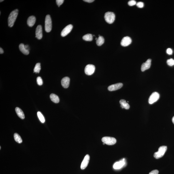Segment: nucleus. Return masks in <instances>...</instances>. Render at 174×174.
Segmentation results:
<instances>
[{"label":"nucleus","instance_id":"f257e3e1","mask_svg":"<svg viewBox=\"0 0 174 174\" xmlns=\"http://www.w3.org/2000/svg\"><path fill=\"white\" fill-rule=\"evenodd\" d=\"M18 12L19 10L16 9L10 13L8 19V25L9 27H12L14 25V23L17 17Z\"/></svg>","mask_w":174,"mask_h":174},{"label":"nucleus","instance_id":"f03ea898","mask_svg":"<svg viewBox=\"0 0 174 174\" xmlns=\"http://www.w3.org/2000/svg\"><path fill=\"white\" fill-rule=\"evenodd\" d=\"M167 150V146H161L159 148L158 151L154 154V157L156 159H158L162 157L164 155Z\"/></svg>","mask_w":174,"mask_h":174},{"label":"nucleus","instance_id":"7ed1b4c3","mask_svg":"<svg viewBox=\"0 0 174 174\" xmlns=\"http://www.w3.org/2000/svg\"><path fill=\"white\" fill-rule=\"evenodd\" d=\"M52 22L50 16H46L45 20V30L47 32H50L52 30Z\"/></svg>","mask_w":174,"mask_h":174},{"label":"nucleus","instance_id":"20e7f679","mask_svg":"<svg viewBox=\"0 0 174 174\" xmlns=\"http://www.w3.org/2000/svg\"><path fill=\"white\" fill-rule=\"evenodd\" d=\"M104 18L106 21L109 24L114 22L115 19V15L113 12H108L105 14Z\"/></svg>","mask_w":174,"mask_h":174},{"label":"nucleus","instance_id":"39448f33","mask_svg":"<svg viewBox=\"0 0 174 174\" xmlns=\"http://www.w3.org/2000/svg\"><path fill=\"white\" fill-rule=\"evenodd\" d=\"M103 142L108 145H112L117 142V140L115 138L110 137H105L102 139Z\"/></svg>","mask_w":174,"mask_h":174},{"label":"nucleus","instance_id":"423d86ee","mask_svg":"<svg viewBox=\"0 0 174 174\" xmlns=\"http://www.w3.org/2000/svg\"><path fill=\"white\" fill-rule=\"evenodd\" d=\"M159 98V94L157 92H154L150 95L148 100V102L150 104H152L158 101Z\"/></svg>","mask_w":174,"mask_h":174},{"label":"nucleus","instance_id":"0eeeda50","mask_svg":"<svg viewBox=\"0 0 174 174\" xmlns=\"http://www.w3.org/2000/svg\"><path fill=\"white\" fill-rule=\"evenodd\" d=\"M95 70V66L91 64H89V65H87L85 67V73L87 75H91L94 73Z\"/></svg>","mask_w":174,"mask_h":174},{"label":"nucleus","instance_id":"6e6552de","mask_svg":"<svg viewBox=\"0 0 174 174\" xmlns=\"http://www.w3.org/2000/svg\"><path fill=\"white\" fill-rule=\"evenodd\" d=\"M73 26L72 25H69L65 27L62 30L61 33V36L62 37H65L70 32L72 31Z\"/></svg>","mask_w":174,"mask_h":174},{"label":"nucleus","instance_id":"1a4fd4ad","mask_svg":"<svg viewBox=\"0 0 174 174\" xmlns=\"http://www.w3.org/2000/svg\"><path fill=\"white\" fill-rule=\"evenodd\" d=\"M132 39L129 37H124L122 40L121 42V45L123 47H127L130 45L132 42Z\"/></svg>","mask_w":174,"mask_h":174},{"label":"nucleus","instance_id":"9d476101","mask_svg":"<svg viewBox=\"0 0 174 174\" xmlns=\"http://www.w3.org/2000/svg\"><path fill=\"white\" fill-rule=\"evenodd\" d=\"M123 86L122 83H118L109 86L108 88V89L110 91H114L120 89L123 87Z\"/></svg>","mask_w":174,"mask_h":174},{"label":"nucleus","instance_id":"9b49d317","mask_svg":"<svg viewBox=\"0 0 174 174\" xmlns=\"http://www.w3.org/2000/svg\"><path fill=\"white\" fill-rule=\"evenodd\" d=\"M90 156L88 155H87L85 156L81 163V169L82 170H84L87 167L89 162Z\"/></svg>","mask_w":174,"mask_h":174},{"label":"nucleus","instance_id":"f8f14e48","mask_svg":"<svg viewBox=\"0 0 174 174\" xmlns=\"http://www.w3.org/2000/svg\"><path fill=\"white\" fill-rule=\"evenodd\" d=\"M43 37L42 27L39 25L37 27L36 31V37L38 39H41Z\"/></svg>","mask_w":174,"mask_h":174},{"label":"nucleus","instance_id":"ddd939ff","mask_svg":"<svg viewBox=\"0 0 174 174\" xmlns=\"http://www.w3.org/2000/svg\"><path fill=\"white\" fill-rule=\"evenodd\" d=\"M151 59H149L146 61L145 63H143L142 65L141 70L142 71H144L150 68L151 66Z\"/></svg>","mask_w":174,"mask_h":174},{"label":"nucleus","instance_id":"4468645a","mask_svg":"<svg viewBox=\"0 0 174 174\" xmlns=\"http://www.w3.org/2000/svg\"><path fill=\"white\" fill-rule=\"evenodd\" d=\"M70 79L69 77H65L63 78L61 80V84L62 87L65 88L68 87L69 85Z\"/></svg>","mask_w":174,"mask_h":174},{"label":"nucleus","instance_id":"2eb2a0df","mask_svg":"<svg viewBox=\"0 0 174 174\" xmlns=\"http://www.w3.org/2000/svg\"><path fill=\"white\" fill-rule=\"evenodd\" d=\"M124 160V159H123L122 160L115 162L113 165V168L115 169H118L122 168L125 164Z\"/></svg>","mask_w":174,"mask_h":174},{"label":"nucleus","instance_id":"dca6fc26","mask_svg":"<svg viewBox=\"0 0 174 174\" xmlns=\"http://www.w3.org/2000/svg\"><path fill=\"white\" fill-rule=\"evenodd\" d=\"M36 20L35 17L31 16L28 18L27 21V24L30 27H32L35 24Z\"/></svg>","mask_w":174,"mask_h":174},{"label":"nucleus","instance_id":"f3484780","mask_svg":"<svg viewBox=\"0 0 174 174\" xmlns=\"http://www.w3.org/2000/svg\"><path fill=\"white\" fill-rule=\"evenodd\" d=\"M120 103L121 104V107L122 108H124L125 109L128 110L130 108V106L129 104L124 99H121L120 100Z\"/></svg>","mask_w":174,"mask_h":174},{"label":"nucleus","instance_id":"a211bd4d","mask_svg":"<svg viewBox=\"0 0 174 174\" xmlns=\"http://www.w3.org/2000/svg\"><path fill=\"white\" fill-rule=\"evenodd\" d=\"M15 111L17 114L19 118L22 119L25 118V117L24 113L21 109L17 107L15 108Z\"/></svg>","mask_w":174,"mask_h":174},{"label":"nucleus","instance_id":"6ab92c4d","mask_svg":"<svg viewBox=\"0 0 174 174\" xmlns=\"http://www.w3.org/2000/svg\"><path fill=\"white\" fill-rule=\"evenodd\" d=\"M19 48L21 51L25 55H28L29 54V51L26 50L25 47V45L23 44H21L19 46Z\"/></svg>","mask_w":174,"mask_h":174},{"label":"nucleus","instance_id":"aec40b11","mask_svg":"<svg viewBox=\"0 0 174 174\" xmlns=\"http://www.w3.org/2000/svg\"><path fill=\"white\" fill-rule=\"evenodd\" d=\"M50 98L51 101L56 103H58L59 102V99L58 96L56 94L52 93L50 96Z\"/></svg>","mask_w":174,"mask_h":174},{"label":"nucleus","instance_id":"412c9836","mask_svg":"<svg viewBox=\"0 0 174 174\" xmlns=\"http://www.w3.org/2000/svg\"><path fill=\"white\" fill-rule=\"evenodd\" d=\"M105 42V39L102 36H100L98 38L96 41V43L97 46H101Z\"/></svg>","mask_w":174,"mask_h":174},{"label":"nucleus","instance_id":"4be33fe9","mask_svg":"<svg viewBox=\"0 0 174 174\" xmlns=\"http://www.w3.org/2000/svg\"><path fill=\"white\" fill-rule=\"evenodd\" d=\"M83 39L86 41H92L93 39V36L91 34H87L83 37Z\"/></svg>","mask_w":174,"mask_h":174},{"label":"nucleus","instance_id":"5701e85b","mask_svg":"<svg viewBox=\"0 0 174 174\" xmlns=\"http://www.w3.org/2000/svg\"><path fill=\"white\" fill-rule=\"evenodd\" d=\"M14 138L15 139V141L17 142L18 143H21L22 142V139H21L20 136L17 133H15L14 134Z\"/></svg>","mask_w":174,"mask_h":174},{"label":"nucleus","instance_id":"b1692460","mask_svg":"<svg viewBox=\"0 0 174 174\" xmlns=\"http://www.w3.org/2000/svg\"><path fill=\"white\" fill-rule=\"evenodd\" d=\"M41 70L40 63H37L36 64L34 69V72L39 73Z\"/></svg>","mask_w":174,"mask_h":174},{"label":"nucleus","instance_id":"393cba45","mask_svg":"<svg viewBox=\"0 0 174 174\" xmlns=\"http://www.w3.org/2000/svg\"><path fill=\"white\" fill-rule=\"evenodd\" d=\"M37 115L41 123H44L45 122V119L43 115L42 114L41 112H37Z\"/></svg>","mask_w":174,"mask_h":174},{"label":"nucleus","instance_id":"a878e982","mask_svg":"<svg viewBox=\"0 0 174 174\" xmlns=\"http://www.w3.org/2000/svg\"><path fill=\"white\" fill-rule=\"evenodd\" d=\"M167 64L170 66H172L174 65V60L172 58L168 59L167 61Z\"/></svg>","mask_w":174,"mask_h":174},{"label":"nucleus","instance_id":"bb28decb","mask_svg":"<svg viewBox=\"0 0 174 174\" xmlns=\"http://www.w3.org/2000/svg\"><path fill=\"white\" fill-rule=\"evenodd\" d=\"M37 81L38 85H39V86H41L43 84L42 79L40 76H39V77H38L37 78Z\"/></svg>","mask_w":174,"mask_h":174},{"label":"nucleus","instance_id":"cd10ccee","mask_svg":"<svg viewBox=\"0 0 174 174\" xmlns=\"http://www.w3.org/2000/svg\"><path fill=\"white\" fill-rule=\"evenodd\" d=\"M137 4V2L135 0H131L128 2V4L129 6H132Z\"/></svg>","mask_w":174,"mask_h":174},{"label":"nucleus","instance_id":"c85d7f7f","mask_svg":"<svg viewBox=\"0 0 174 174\" xmlns=\"http://www.w3.org/2000/svg\"><path fill=\"white\" fill-rule=\"evenodd\" d=\"M64 1V0H56V4L58 6V7H59L60 6L63 4Z\"/></svg>","mask_w":174,"mask_h":174},{"label":"nucleus","instance_id":"c756f323","mask_svg":"<svg viewBox=\"0 0 174 174\" xmlns=\"http://www.w3.org/2000/svg\"><path fill=\"white\" fill-rule=\"evenodd\" d=\"M137 6L139 8H143L144 6V3L142 2H138L137 3Z\"/></svg>","mask_w":174,"mask_h":174},{"label":"nucleus","instance_id":"7c9ffc66","mask_svg":"<svg viewBox=\"0 0 174 174\" xmlns=\"http://www.w3.org/2000/svg\"><path fill=\"white\" fill-rule=\"evenodd\" d=\"M166 52H167V54H168V55H171L173 54V52L172 49H170V48H168L167 49Z\"/></svg>","mask_w":174,"mask_h":174},{"label":"nucleus","instance_id":"2f4dec72","mask_svg":"<svg viewBox=\"0 0 174 174\" xmlns=\"http://www.w3.org/2000/svg\"><path fill=\"white\" fill-rule=\"evenodd\" d=\"M159 173V171L158 170H153L149 173V174H158Z\"/></svg>","mask_w":174,"mask_h":174},{"label":"nucleus","instance_id":"473e14b6","mask_svg":"<svg viewBox=\"0 0 174 174\" xmlns=\"http://www.w3.org/2000/svg\"><path fill=\"white\" fill-rule=\"evenodd\" d=\"M84 1L88 3H92L94 1V0H84Z\"/></svg>","mask_w":174,"mask_h":174},{"label":"nucleus","instance_id":"72a5a7b5","mask_svg":"<svg viewBox=\"0 0 174 174\" xmlns=\"http://www.w3.org/2000/svg\"><path fill=\"white\" fill-rule=\"evenodd\" d=\"M25 49H26V50H28V51L29 50L30 48H29V47L28 45H25Z\"/></svg>","mask_w":174,"mask_h":174},{"label":"nucleus","instance_id":"f704fd0d","mask_svg":"<svg viewBox=\"0 0 174 174\" xmlns=\"http://www.w3.org/2000/svg\"><path fill=\"white\" fill-rule=\"evenodd\" d=\"M4 51L2 49V48H0V54H2L4 53Z\"/></svg>","mask_w":174,"mask_h":174},{"label":"nucleus","instance_id":"c9c22d12","mask_svg":"<svg viewBox=\"0 0 174 174\" xmlns=\"http://www.w3.org/2000/svg\"><path fill=\"white\" fill-rule=\"evenodd\" d=\"M172 122H173V124H174V117H173V118H172Z\"/></svg>","mask_w":174,"mask_h":174},{"label":"nucleus","instance_id":"e433bc0d","mask_svg":"<svg viewBox=\"0 0 174 174\" xmlns=\"http://www.w3.org/2000/svg\"><path fill=\"white\" fill-rule=\"evenodd\" d=\"M3 0H1L0 1V2H2L3 1Z\"/></svg>","mask_w":174,"mask_h":174},{"label":"nucleus","instance_id":"4c0bfd02","mask_svg":"<svg viewBox=\"0 0 174 174\" xmlns=\"http://www.w3.org/2000/svg\"><path fill=\"white\" fill-rule=\"evenodd\" d=\"M1 146H0V149H1Z\"/></svg>","mask_w":174,"mask_h":174}]
</instances>
